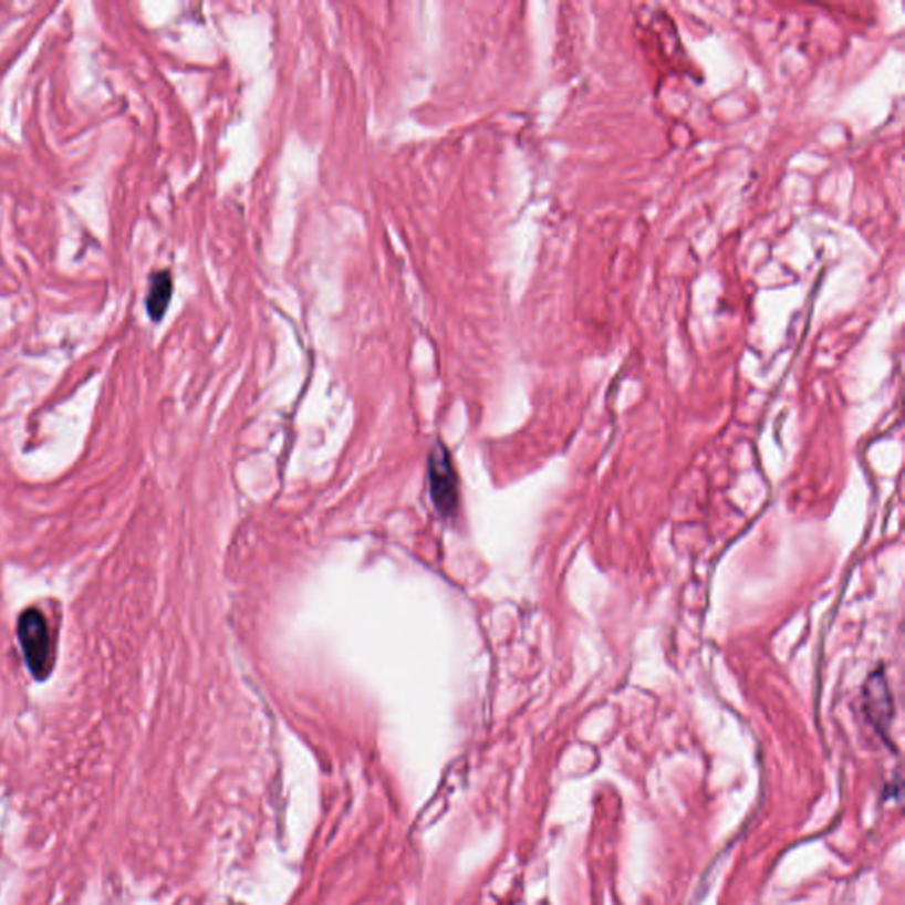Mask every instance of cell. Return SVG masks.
<instances>
[{
    "instance_id": "1",
    "label": "cell",
    "mask_w": 905,
    "mask_h": 905,
    "mask_svg": "<svg viewBox=\"0 0 905 905\" xmlns=\"http://www.w3.org/2000/svg\"><path fill=\"white\" fill-rule=\"evenodd\" d=\"M18 642L25 656L27 667L35 679H46L53 667V644L49 623L38 608H27L18 617Z\"/></svg>"
},
{
    "instance_id": "2",
    "label": "cell",
    "mask_w": 905,
    "mask_h": 905,
    "mask_svg": "<svg viewBox=\"0 0 905 905\" xmlns=\"http://www.w3.org/2000/svg\"><path fill=\"white\" fill-rule=\"evenodd\" d=\"M428 479H430V496L439 513L449 514L457 511L458 478L451 464L448 449L443 445L431 448L428 458Z\"/></svg>"
},
{
    "instance_id": "4",
    "label": "cell",
    "mask_w": 905,
    "mask_h": 905,
    "mask_svg": "<svg viewBox=\"0 0 905 905\" xmlns=\"http://www.w3.org/2000/svg\"><path fill=\"white\" fill-rule=\"evenodd\" d=\"M171 292H174V283H171V274L168 271H159L154 273L150 278L149 292H147V313L154 322L162 321L165 313H167L168 304H170Z\"/></svg>"
},
{
    "instance_id": "3",
    "label": "cell",
    "mask_w": 905,
    "mask_h": 905,
    "mask_svg": "<svg viewBox=\"0 0 905 905\" xmlns=\"http://www.w3.org/2000/svg\"><path fill=\"white\" fill-rule=\"evenodd\" d=\"M865 711L877 730L884 732L893 720V699L883 670H875L865 685Z\"/></svg>"
}]
</instances>
